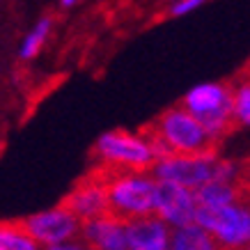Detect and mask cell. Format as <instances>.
Wrapping results in <instances>:
<instances>
[{"mask_svg": "<svg viewBox=\"0 0 250 250\" xmlns=\"http://www.w3.org/2000/svg\"><path fill=\"white\" fill-rule=\"evenodd\" d=\"M97 156L106 163L124 167H149L154 163V154L140 136H131L126 131H110L99 138Z\"/></svg>", "mask_w": 250, "mask_h": 250, "instance_id": "8992f818", "label": "cell"}, {"mask_svg": "<svg viewBox=\"0 0 250 250\" xmlns=\"http://www.w3.org/2000/svg\"><path fill=\"white\" fill-rule=\"evenodd\" d=\"M195 197L193 188H186L182 184L159 179L154 184V216L166 220L172 228H184L193 223V213H195Z\"/></svg>", "mask_w": 250, "mask_h": 250, "instance_id": "52a82bcc", "label": "cell"}, {"mask_svg": "<svg viewBox=\"0 0 250 250\" xmlns=\"http://www.w3.org/2000/svg\"><path fill=\"white\" fill-rule=\"evenodd\" d=\"M74 2H76V0H62V5H64V7H71Z\"/></svg>", "mask_w": 250, "mask_h": 250, "instance_id": "ac0fdd59", "label": "cell"}, {"mask_svg": "<svg viewBox=\"0 0 250 250\" xmlns=\"http://www.w3.org/2000/svg\"><path fill=\"white\" fill-rule=\"evenodd\" d=\"M170 246L174 250H213L218 248V243L205 228H200L197 223L177 228L172 236H170Z\"/></svg>", "mask_w": 250, "mask_h": 250, "instance_id": "4fadbf2b", "label": "cell"}, {"mask_svg": "<svg viewBox=\"0 0 250 250\" xmlns=\"http://www.w3.org/2000/svg\"><path fill=\"white\" fill-rule=\"evenodd\" d=\"M21 228L25 229V232H28L37 243L53 246V243L74 239V236L78 234V229H81V220L69 211V209L58 207V209H53V211L35 213V216L23 218Z\"/></svg>", "mask_w": 250, "mask_h": 250, "instance_id": "ba28073f", "label": "cell"}, {"mask_svg": "<svg viewBox=\"0 0 250 250\" xmlns=\"http://www.w3.org/2000/svg\"><path fill=\"white\" fill-rule=\"evenodd\" d=\"M193 197H195L197 205L209 207V209L239 205L246 197V184L228 182V179H209V182L193 188Z\"/></svg>", "mask_w": 250, "mask_h": 250, "instance_id": "7c38bea8", "label": "cell"}, {"mask_svg": "<svg viewBox=\"0 0 250 250\" xmlns=\"http://www.w3.org/2000/svg\"><path fill=\"white\" fill-rule=\"evenodd\" d=\"M48 30H51V19H42V21L37 23L35 32H30V35L25 37V42H23V48H21L23 60H30V58H35V55L39 53V48H42V44H44Z\"/></svg>", "mask_w": 250, "mask_h": 250, "instance_id": "9a60e30c", "label": "cell"}, {"mask_svg": "<svg viewBox=\"0 0 250 250\" xmlns=\"http://www.w3.org/2000/svg\"><path fill=\"white\" fill-rule=\"evenodd\" d=\"M126 243L133 250H166L170 248L167 223L159 216H140L126 220Z\"/></svg>", "mask_w": 250, "mask_h": 250, "instance_id": "30bf717a", "label": "cell"}, {"mask_svg": "<svg viewBox=\"0 0 250 250\" xmlns=\"http://www.w3.org/2000/svg\"><path fill=\"white\" fill-rule=\"evenodd\" d=\"M37 241L16 223H0V250H35Z\"/></svg>", "mask_w": 250, "mask_h": 250, "instance_id": "5bb4252c", "label": "cell"}, {"mask_svg": "<svg viewBox=\"0 0 250 250\" xmlns=\"http://www.w3.org/2000/svg\"><path fill=\"white\" fill-rule=\"evenodd\" d=\"M106 188L108 213L113 218L131 220L140 216H149L154 211V182L136 170L117 174L104 186Z\"/></svg>", "mask_w": 250, "mask_h": 250, "instance_id": "3957f363", "label": "cell"}, {"mask_svg": "<svg viewBox=\"0 0 250 250\" xmlns=\"http://www.w3.org/2000/svg\"><path fill=\"white\" fill-rule=\"evenodd\" d=\"M234 92L228 83H209L197 85L186 94L184 108L195 117L216 140L232 133L239 126L234 117V106H232Z\"/></svg>", "mask_w": 250, "mask_h": 250, "instance_id": "6da1fadb", "label": "cell"}, {"mask_svg": "<svg viewBox=\"0 0 250 250\" xmlns=\"http://www.w3.org/2000/svg\"><path fill=\"white\" fill-rule=\"evenodd\" d=\"M218 156H184L174 154L167 159L154 161L152 174L156 179H167V182L182 184L186 188H195L200 184L216 179L218 177Z\"/></svg>", "mask_w": 250, "mask_h": 250, "instance_id": "5b68a950", "label": "cell"}, {"mask_svg": "<svg viewBox=\"0 0 250 250\" xmlns=\"http://www.w3.org/2000/svg\"><path fill=\"white\" fill-rule=\"evenodd\" d=\"M193 223L205 228L216 239L218 246L225 248H243L250 239V213L248 209L239 205H228L220 209L197 205L193 213Z\"/></svg>", "mask_w": 250, "mask_h": 250, "instance_id": "277c9868", "label": "cell"}, {"mask_svg": "<svg viewBox=\"0 0 250 250\" xmlns=\"http://www.w3.org/2000/svg\"><path fill=\"white\" fill-rule=\"evenodd\" d=\"M85 241L94 248L104 250H124L129 248L126 243V223L113 216H99V218L85 220L83 228Z\"/></svg>", "mask_w": 250, "mask_h": 250, "instance_id": "8fae6325", "label": "cell"}, {"mask_svg": "<svg viewBox=\"0 0 250 250\" xmlns=\"http://www.w3.org/2000/svg\"><path fill=\"white\" fill-rule=\"evenodd\" d=\"M232 106H234V117L239 126L250 122V87L248 83H239L234 97H232Z\"/></svg>", "mask_w": 250, "mask_h": 250, "instance_id": "2e32d148", "label": "cell"}, {"mask_svg": "<svg viewBox=\"0 0 250 250\" xmlns=\"http://www.w3.org/2000/svg\"><path fill=\"white\" fill-rule=\"evenodd\" d=\"M205 0H179L174 7H170V14L172 16H182V14H188V12H193V9H197L200 5H202Z\"/></svg>", "mask_w": 250, "mask_h": 250, "instance_id": "e0dca14e", "label": "cell"}, {"mask_svg": "<svg viewBox=\"0 0 250 250\" xmlns=\"http://www.w3.org/2000/svg\"><path fill=\"white\" fill-rule=\"evenodd\" d=\"M159 133L172 145V149L184 156H216L218 143L209 131L186 110V108H170L154 122Z\"/></svg>", "mask_w": 250, "mask_h": 250, "instance_id": "7a4b0ae2", "label": "cell"}, {"mask_svg": "<svg viewBox=\"0 0 250 250\" xmlns=\"http://www.w3.org/2000/svg\"><path fill=\"white\" fill-rule=\"evenodd\" d=\"M64 209L74 213L78 220H92L99 216H110L108 213V202H106V188L99 182H94L92 177L83 179L74 193H69L62 202Z\"/></svg>", "mask_w": 250, "mask_h": 250, "instance_id": "9c48e42d", "label": "cell"}]
</instances>
